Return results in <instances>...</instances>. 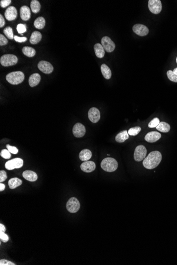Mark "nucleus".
Wrapping results in <instances>:
<instances>
[{
	"label": "nucleus",
	"instance_id": "1",
	"mask_svg": "<svg viewBox=\"0 0 177 265\" xmlns=\"http://www.w3.org/2000/svg\"><path fill=\"white\" fill-rule=\"evenodd\" d=\"M162 160V155L158 151H153L150 153L143 162L145 168L152 169L156 168L160 164Z\"/></svg>",
	"mask_w": 177,
	"mask_h": 265
},
{
	"label": "nucleus",
	"instance_id": "2",
	"mask_svg": "<svg viewBox=\"0 0 177 265\" xmlns=\"http://www.w3.org/2000/svg\"><path fill=\"white\" fill-rule=\"evenodd\" d=\"M25 74L21 71L10 72L6 76V81L12 85H18L23 82Z\"/></svg>",
	"mask_w": 177,
	"mask_h": 265
},
{
	"label": "nucleus",
	"instance_id": "3",
	"mask_svg": "<svg viewBox=\"0 0 177 265\" xmlns=\"http://www.w3.org/2000/svg\"><path fill=\"white\" fill-rule=\"evenodd\" d=\"M118 164L117 160L113 158H106L101 163V167L107 172H113L117 169Z\"/></svg>",
	"mask_w": 177,
	"mask_h": 265
},
{
	"label": "nucleus",
	"instance_id": "4",
	"mask_svg": "<svg viewBox=\"0 0 177 265\" xmlns=\"http://www.w3.org/2000/svg\"><path fill=\"white\" fill-rule=\"evenodd\" d=\"M18 59L16 56L12 54H5L0 58L1 64L3 66L8 67L16 64Z\"/></svg>",
	"mask_w": 177,
	"mask_h": 265
},
{
	"label": "nucleus",
	"instance_id": "5",
	"mask_svg": "<svg viewBox=\"0 0 177 265\" xmlns=\"http://www.w3.org/2000/svg\"><path fill=\"white\" fill-rule=\"evenodd\" d=\"M147 154V150L143 145H139L136 147L134 151V158L136 162H141L144 159Z\"/></svg>",
	"mask_w": 177,
	"mask_h": 265
},
{
	"label": "nucleus",
	"instance_id": "6",
	"mask_svg": "<svg viewBox=\"0 0 177 265\" xmlns=\"http://www.w3.org/2000/svg\"><path fill=\"white\" fill-rule=\"evenodd\" d=\"M80 208L79 201L74 197L69 199L66 203V209L70 213H74L77 212Z\"/></svg>",
	"mask_w": 177,
	"mask_h": 265
},
{
	"label": "nucleus",
	"instance_id": "7",
	"mask_svg": "<svg viewBox=\"0 0 177 265\" xmlns=\"http://www.w3.org/2000/svg\"><path fill=\"white\" fill-rule=\"evenodd\" d=\"M148 6L150 11L155 15L160 13L162 8L160 0H149Z\"/></svg>",
	"mask_w": 177,
	"mask_h": 265
},
{
	"label": "nucleus",
	"instance_id": "8",
	"mask_svg": "<svg viewBox=\"0 0 177 265\" xmlns=\"http://www.w3.org/2000/svg\"><path fill=\"white\" fill-rule=\"evenodd\" d=\"M23 165V160L19 158H16L6 162L5 164V167L6 169L11 170L15 169L21 168Z\"/></svg>",
	"mask_w": 177,
	"mask_h": 265
},
{
	"label": "nucleus",
	"instance_id": "9",
	"mask_svg": "<svg viewBox=\"0 0 177 265\" xmlns=\"http://www.w3.org/2000/svg\"><path fill=\"white\" fill-rule=\"evenodd\" d=\"M101 45L104 49L108 52H111L115 50L116 45L110 38L104 36L101 39Z\"/></svg>",
	"mask_w": 177,
	"mask_h": 265
},
{
	"label": "nucleus",
	"instance_id": "10",
	"mask_svg": "<svg viewBox=\"0 0 177 265\" xmlns=\"http://www.w3.org/2000/svg\"><path fill=\"white\" fill-rule=\"evenodd\" d=\"M38 67L40 71L47 74L52 73L54 70V67L52 65L50 62L44 60H42L39 62L38 64Z\"/></svg>",
	"mask_w": 177,
	"mask_h": 265
},
{
	"label": "nucleus",
	"instance_id": "11",
	"mask_svg": "<svg viewBox=\"0 0 177 265\" xmlns=\"http://www.w3.org/2000/svg\"><path fill=\"white\" fill-rule=\"evenodd\" d=\"M134 32L140 36H145L148 35L149 30L148 27L142 24H136L133 27Z\"/></svg>",
	"mask_w": 177,
	"mask_h": 265
},
{
	"label": "nucleus",
	"instance_id": "12",
	"mask_svg": "<svg viewBox=\"0 0 177 265\" xmlns=\"http://www.w3.org/2000/svg\"><path fill=\"white\" fill-rule=\"evenodd\" d=\"M86 132L85 126L80 123H76L73 126V135L77 138H81L83 137L86 133Z\"/></svg>",
	"mask_w": 177,
	"mask_h": 265
},
{
	"label": "nucleus",
	"instance_id": "13",
	"mask_svg": "<svg viewBox=\"0 0 177 265\" xmlns=\"http://www.w3.org/2000/svg\"><path fill=\"white\" fill-rule=\"evenodd\" d=\"M88 117L92 123H97L100 120V112L97 108H91L88 112Z\"/></svg>",
	"mask_w": 177,
	"mask_h": 265
},
{
	"label": "nucleus",
	"instance_id": "14",
	"mask_svg": "<svg viewBox=\"0 0 177 265\" xmlns=\"http://www.w3.org/2000/svg\"><path fill=\"white\" fill-rule=\"evenodd\" d=\"M5 17L9 21L15 20L17 17V10L14 6H9L6 9L5 13Z\"/></svg>",
	"mask_w": 177,
	"mask_h": 265
},
{
	"label": "nucleus",
	"instance_id": "15",
	"mask_svg": "<svg viewBox=\"0 0 177 265\" xmlns=\"http://www.w3.org/2000/svg\"><path fill=\"white\" fill-rule=\"evenodd\" d=\"M161 137L160 133L156 131H152L148 133L145 137V140L148 143H154L158 140Z\"/></svg>",
	"mask_w": 177,
	"mask_h": 265
},
{
	"label": "nucleus",
	"instance_id": "16",
	"mask_svg": "<svg viewBox=\"0 0 177 265\" xmlns=\"http://www.w3.org/2000/svg\"><path fill=\"white\" fill-rule=\"evenodd\" d=\"M81 169L82 171L86 173H91L94 171L96 169V164L92 161L84 162L81 165Z\"/></svg>",
	"mask_w": 177,
	"mask_h": 265
},
{
	"label": "nucleus",
	"instance_id": "17",
	"mask_svg": "<svg viewBox=\"0 0 177 265\" xmlns=\"http://www.w3.org/2000/svg\"><path fill=\"white\" fill-rule=\"evenodd\" d=\"M20 18L23 21H28L31 17V12L29 8L27 6H22L20 10Z\"/></svg>",
	"mask_w": 177,
	"mask_h": 265
},
{
	"label": "nucleus",
	"instance_id": "18",
	"mask_svg": "<svg viewBox=\"0 0 177 265\" xmlns=\"http://www.w3.org/2000/svg\"><path fill=\"white\" fill-rule=\"evenodd\" d=\"M23 178L30 182H35L37 179V174L31 170H26L22 174Z\"/></svg>",
	"mask_w": 177,
	"mask_h": 265
},
{
	"label": "nucleus",
	"instance_id": "19",
	"mask_svg": "<svg viewBox=\"0 0 177 265\" xmlns=\"http://www.w3.org/2000/svg\"><path fill=\"white\" fill-rule=\"evenodd\" d=\"M41 79V77L39 74L35 73L31 75L29 78V84L30 86L35 87L40 83Z\"/></svg>",
	"mask_w": 177,
	"mask_h": 265
},
{
	"label": "nucleus",
	"instance_id": "20",
	"mask_svg": "<svg viewBox=\"0 0 177 265\" xmlns=\"http://www.w3.org/2000/svg\"><path fill=\"white\" fill-rule=\"evenodd\" d=\"M42 35L39 31H35L31 34L30 38V42L31 44L35 45L39 43L42 40Z\"/></svg>",
	"mask_w": 177,
	"mask_h": 265
},
{
	"label": "nucleus",
	"instance_id": "21",
	"mask_svg": "<svg viewBox=\"0 0 177 265\" xmlns=\"http://www.w3.org/2000/svg\"><path fill=\"white\" fill-rule=\"evenodd\" d=\"M91 151L89 149H83L82 150L79 154L80 159L83 162H87L89 161V160L92 157Z\"/></svg>",
	"mask_w": 177,
	"mask_h": 265
},
{
	"label": "nucleus",
	"instance_id": "22",
	"mask_svg": "<svg viewBox=\"0 0 177 265\" xmlns=\"http://www.w3.org/2000/svg\"><path fill=\"white\" fill-rule=\"evenodd\" d=\"M94 50L96 56L99 58H102L104 57L105 52L101 44H96L94 46Z\"/></svg>",
	"mask_w": 177,
	"mask_h": 265
},
{
	"label": "nucleus",
	"instance_id": "23",
	"mask_svg": "<svg viewBox=\"0 0 177 265\" xmlns=\"http://www.w3.org/2000/svg\"><path fill=\"white\" fill-rule=\"evenodd\" d=\"M128 138H129L128 133L127 132V131L124 130L119 133L116 136L115 140L117 143H122L125 142Z\"/></svg>",
	"mask_w": 177,
	"mask_h": 265
},
{
	"label": "nucleus",
	"instance_id": "24",
	"mask_svg": "<svg viewBox=\"0 0 177 265\" xmlns=\"http://www.w3.org/2000/svg\"><path fill=\"white\" fill-rule=\"evenodd\" d=\"M101 71L103 76L107 79H109L111 77V71L107 65L106 64H102L101 66Z\"/></svg>",
	"mask_w": 177,
	"mask_h": 265
},
{
	"label": "nucleus",
	"instance_id": "25",
	"mask_svg": "<svg viewBox=\"0 0 177 265\" xmlns=\"http://www.w3.org/2000/svg\"><path fill=\"white\" fill-rule=\"evenodd\" d=\"M22 180L20 179L19 178L16 177L11 178L8 182L9 186L11 189H15L17 188V187L20 186L22 184Z\"/></svg>",
	"mask_w": 177,
	"mask_h": 265
},
{
	"label": "nucleus",
	"instance_id": "26",
	"mask_svg": "<svg viewBox=\"0 0 177 265\" xmlns=\"http://www.w3.org/2000/svg\"><path fill=\"white\" fill-rule=\"evenodd\" d=\"M156 129L160 132L167 133L170 130V126L166 122H161L158 126H156Z\"/></svg>",
	"mask_w": 177,
	"mask_h": 265
},
{
	"label": "nucleus",
	"instance_id": "27",
	"mask_svg": "<svg viewBox=\"0 0 177 265\" xmlns=\"http://www.w3.org/2000/svg\"><path fill=\"white\" fill-rule=\"evenodd\" d=\"M46 24L45 19L43 17H38L34 21V26L38 29H42L44 28Z\"/></svg>",
	"mask_w": 177,
	"mask_h": 265
},
{
	"label": "nucleus",
	"instance_id": "28",
	"mask_svg": "<svg viewBox=\"0 0 177 265\" xmlns=\"http://www.w3.org/2000/svg\"><path fill=\"white\" fill-rule=\"evenodd\" d=\"M31 11L34 13H37L39 12L41 8V5L39 2L37 0H32L30 3Z\"/></svg>",
	"mask_w": 177,
	"mask_h": 265
},
{
	"label": "nucleus",
	"instance_id": "29",
	"mask_svg": "<svg viewBox=\"0 0 177 265\" xmlns=\"http://www.w3.org/2000/svg\"><path fill=\"white\" fill-rule=\"evenodd\" d=\"M22 52L25 56L29 57H32L36 55V50L34 48L30 47H24L22 49Z\"/></svg>",
	"mask_w": 177,
	"mask_h": 265
},
{
	"label": "nucleus",
	"instance_id": "30",
	"mask_svg": "<svg viewBox=\"0 0 177 265\" xmlns=\"http://www.w3.org/2000/svg\"><path fill=\"white\" fill-rule=\"evenodd\" d=\"M3 33L9 39L12 40L14 38L13 33V30L10 27H7L3 30Z\"/></svg>",
	"mask_w": 177,
	"mask_h": 265
},
{
	"label": "nucleus",
	"instance_id": "31",
	"mask_svg": "<svg viewBox=\"0 0 177 265\" xmlns=\"http://www.w3.org/2000/svg\"><path fill=\"white\" fill-rule=\"evenodd\" d=\"M141 131V127L135 126L133 128L129 129V130L128 131V135L131 136H135L140 132Z\"/></svg>",
	"mask_w": 177,
	"mask_h": 265
},
{
	"label": "nucleus",
	"instance_id": "32",
	"mask_svg": "<svg viewBox=\"0 0 177 265\" xmlns=\"http://www.w3.org/2000/svg\"><path fill=\"white\" fill-rule=\"evenodd\" d=\"M167 76L170 81L177 83V75L175 74L173 71L169 70L167 72Z\"/></svg>",
	"mask_w": 177,
	"mask_h": 265
},
{
	"label": "nucleus",
	"instance_id": "33",
	"mask_svg": "<svg viewBox=\"0 0 177 265\" xmlns=\"http://www.w3.org/2000/svg\"><path fill=\"white\" fill-rule=\"evenodd\" d=\"M160 120L158 118H155L153 119L151 122L148 124V126L150 128H156V126H158L160 123Z\"/></svg>",
	"mask_w": 177,
	"mask_h": 265
},
{
	"label": "nucleus",
	"instance_id": "34",
	"mask_svg": "<svg viewBox=\"0 0 177 265\" xmlns=\"http://www.w3.org/2000/svg\"><path fill=\"white\" fill-rule=\"evenodd\" d=\"M0 155H1V156L4 159H9V158H10L11 156L10 152L9 151L8 149L2 150L0 153Z\"/></svg>",
	"mask_w": 177,
	"mask_h": 265
},
{
	"label": "nucleus",
	"instance_id": "35",
	"mask_svg": "<svg viewBox=\"0 0 177 265\" xmlns=\"http://www.w3.org/2000/svg\"><path fill=\"white\" fill-rule=\"evenodd\" d=\"M17 30L18 33L20 34H22L26 32L27 29H26V25L23 24H19L18 25L17 27Z\"/></svg>",
	"mask_w": 177,
	"mask_h": 265
},
{
	"label": "nucleus",
	"instance_id": "36",
	"mask_svg": "<svg viewBox=\"0 0 177 265\" xmlns=\"http://www.w3.org/2000/svg\"><path fill=\"white\" fill-rule=\"evenodd\" d=\"M6 147L7 149L10 152V153H12V154H17L18 153V149L15 147L11 146L9 145H6Z\"/></svg>",
	"mask_w": 177,
	"mask_h": 265
},
{
	"label": "nucleus",
	"instance_id": "37",
	"mask_svg": "<svg viewBox=\"0 0 177 265\" xmlns=\"http://www.w3.org/2000/svg\"><path fill=\"white\" fill-rule=\"evenodd\" d=\"M8 43V39L4 37V35H2V34L0 35V46H4L6 45Z\"/></svg>",
	"mask_w": 177,
	"mask_h": 265
},
{
	"label": "nucleus",
	"instance_id": "38",
	"mask_svg": "<svg viewBox=\"0 0 177 265\" xmlns=\"http://www.w3.org/2000/svg\"><path fill=\"white\" fill-rule=\"evenodd\" d=\"M0 239L3 242H8L9 241V236L4 232H0Z\"/></svg>",
	"mask_w": 177,
	"mask_h": 265
},
{
	"label": "nucleus",
	"instance_id": "39",
	"mask_svg": "<svg viewBox=\"0 0 177 265\" xmlns=\"http://www.w3.org/2000/svg\"><path fill=\"white\" fill-rule=\"evenodd\" d=\"M7 178V175L6 172L4 170L0 171V182L2 183L4 182Z\"/></svg>",
	"mask_w": 177,
	"mask_h": 265
},
{
	"label": "nucleus",
	"instance_id": "40",
	"mask_svg": "<svg viewBox=\"0 0 177 265\" xmlns=\"http://www.w3.org/2000/svg\"><path fill=\"white\" fill-rule=\"evenodd\" d=\"M11 3V0H1L0 2V5L2 8H6Z\"/></svg>",
	"mask_w": 177,
	"mask_h": 265
},
{
	"label": "nucleus",
	"instance_id": "41",
	"mask_svg": "<svg viewBox=\"0 0 177 265\" xmlns=\"http://www.w3.org/2000/svg\"><path fill=\"white\" fill-rule=\"evenodd\" d=\"M14 39H15V42H20V43L26 42L27 40V38L26 37H19L17 35H15Z\"/></svg>",
	"mask_w": 177,
	"mask_h": 265
},
{
	"label": "nucleus",
	"instance_id": "42",
	"mask_svg": "<svg viewBox=\"0 0 177 265\" xmlns=\"http://www.w3.org/2000/svg\"><path fill=\"white\" fill-rule=\"evenodd\" d=\"M0 265H15V263H13L11 261H8L5 259H1L0 260Z\"/></svg>",
	"mask_w": 177,
	"mask_h": 265
},
{
	"label": "nucleus",
	"instance_id": "43",
	"mask_svg": "<svg viewBox=\"0 0 177 265\" xmlns=\"http://www.w3.org/2000/svg\"><path fill=\"white\" fill-rule=\"evenodd\" d=\"M5 20L2 15H0V28H2L5 25Z\"/></svg>",
	"mask_w": 177,
	"mask_h": 265
},
{
	"label": "nucleus",
	"instance_id": "44",
	"mask_svg": "<svg viewBox=\"0 0 177 265\" xmlns=\"http://www.w3.org/2000/svg\"><path fill=\"white\" fill-rule=\"evenodd\" d=\"M5 230H6V229H5V226H4L3 224H0V232H5Z\"/></svg>",
	"mask_w": 177,
	"mask_h": 265
},
{
	"label": "nucleus",
	"instance_id": "45",
	"mask_svg": "<svg viewBox=\"0 0 177 265\" xmlns=\"http://www.w3.org/2000/svg\"><path fill=\"white\" fill-rule=\"evenodd\" d=\"M5 185L3 184H2V183H1L0 184V191L1 192H2V191H4V190H5Z\"/></svg>",
	"mask_w": 177,
	"mask_h": 265
},
{
	"label": "nucleus",
	"instance_id": "46",
	"mask_svg": "<svg viewBox=\"0 0 177 265\" xmlns=\"http://www.w3.org/2000/svg\"><path fill=\"white\" fill-rule=\"evenodd\" d=\"M173 72H174L175 74L177 75V67L173 69Z\"/></svg>",
	"mask_w": 177,
	"mask_h": 265
},
{
	"label": "nucleus",
	"instance_id": "47",
	"mask_svg": "<svg viewBox=\"0 0 177 265\" xmlns=\"http://www.w3.org/2000/svg\"><path fill=\"white\" fill-rule=\"evenodd\" d=\"M176 61H177V59H176Z\"/></svg>",
	"mask_w": 177,
	"mask_h": 265
}]
</instances>
